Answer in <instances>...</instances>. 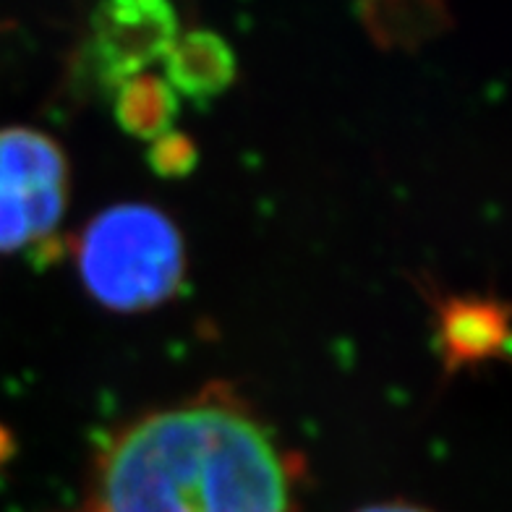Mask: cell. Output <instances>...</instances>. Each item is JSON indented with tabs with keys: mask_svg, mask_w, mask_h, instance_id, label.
<instances>
[{
	"mask_svg": "<svg viewBox=\"0 0 512 512\" xmlns=\"http://www.w3.org/2000/svg\"><path fill=\"white\" fill-rule=\"evenodd\" d=\"M290 484L272 434L236 400L204 395L113 439L92 512H290Z\"/></svg>",
	"mask_w": 512,
	"mask_h": 512,
	"instance_id": "cell-1",
	"label": "cell"
},
{
	"mask_svg": "<svg viewBox=\"0 0 512 512\" xmlns=\"http://www.w3.org/2000/svg\"><path fill=\"white\" fill-rule=\"evenodd\" d=\"M81 280L102 306L144 311L168 301L183 280L181 233L147 204L110 207L76 246Z\"/></svg>",
	"mask_w": 512,
	"mask_h": 512,
	"instance_id": "cell-2",
	"label": "cell"
},
{
	"mask_svg": "<svg viewBox=\"0 0 512 512\" xmlns=\"http://www.w3.org/2000/svg\"><path fill=\"white\" fill-rule=\"evenodd\" d=\"M66 199L68 162L61 147L32 128H0V254L53 236Z\"/></svg>",
	"mask_w": 512,
	"mask_h": 512,
	"instance_id": "cell-3",
	"label": "cell"
},
{
	"mask_svg": "<svg viewBox=\"0 0 512 512\" xmlns=\"http://www.w3.org/2000/svg\"><path fill=\"white\" fill-rule=\"evenodd\" d=\"M178 34L173 0H100L89 21L84 61L100 87L118 89L162 61Z\"/></svg>",
	"mask_w": 512,
	"mask_h": 512,
	"instance_id": "cell-4",
	"label": "cell"
},
{
	"mask_svg": "<svg viewBox=\"0 0 512 512\" xmlns=\"http://www.w3.org/2000/svg\"><path fill=\"white\" fill-rule=\"evenodd\" d=\"M162 68H165L162 81L176 95L207 102L223 95L236 81L238 63L225 37L209 29H194L178 34V40L162 58Z\"/></svg>",
	"mask_w": 512,
	"mask_h": 512,
	"instance_id": "cell-5",
	"label": "cell"
},
{
	"mask_svg": "<svg viewBox=\"0 0 512 512\" xmlns=\"http://www.w3.org/2000/svg\"><path fill=\"white\" fill-rule=\"evenodd\" d=\"M507 309L489 298H450L439 311V348L450 369L507 351Z\"/></svg>",
	"mask_w": 512,
	"mask_h": 512,
	"instance_id": "cell-6",
	"label": "cell"
},
{
	"mask_svg": "<svg viewBox=\"0 0 512 512\" xmlns=\"http://www.w3.org/2000/svg\"><path fill=\"white\" fill-rule=\"evenodd\" d=\"M178 115L176 92L157 76H134L115 89V121L139 139H160Z\"/></svg>",
	"mask_w": 512,
	"mask_h": 512,
	"instance_id": "cell-7",
	"label": "cell"
},
{
	"mask_svg": "<svg viewBox=\"0 0 512 512\" xmlns=\"http://www.w3.org/2000/svg\"><path fill=\"white\" fill-rule=\"evenodd\" d=\"M149 162L160 176H186L194 168L196 147L183 134L168 131L160 139H155L152 152H149Z\"/></svg>",
	"mask_w": 512,
	"mask_h": 512,
	"instance_id": "cell-8",
	"label": "cell"
},
{
	"mask_svg": "<svg viewBox=\"0 0 512 512\" xmlns=\"http://www.w3.org/2000/svg\"><path fill=\"white\" fill-rule=\"evenodd\" d=\"M358 512H429V510L416 505H405V502H384V505H371Z\"/></svg>",
	"mask_w": 512,
	"mask_h": 512,
	"instance_id": "cell-9",
	"label": "cell"
}]
</instances>
